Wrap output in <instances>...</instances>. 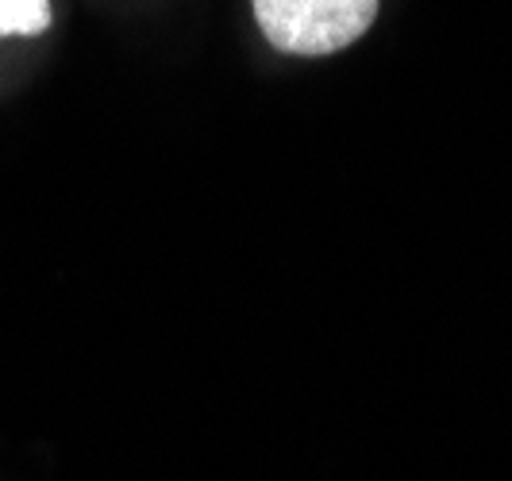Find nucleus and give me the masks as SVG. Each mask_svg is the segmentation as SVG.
Returning a JSON list of instances; mask_svg holds the SVG:
<instances>
[{
    "mask_svg": "<svg viewBox=\"0 0 512 481\" xmlns=\"http://www.w3.org/2000/svg\"><path fill=\"white\" fill-rule=\"evenodd\" d=\"M270 47L324 58L359 43L378 16V0H251Z\"/></svg>",
    "mask_w": 512,
    "mask_h": 481,
    "instance_id": "f257e3e1",
    "label": "nucleus"
},
{
    "mask_svg": "<svg viewBox=\"0 0 512 481\" xmlns=\"http://www.w3.org/2000/svg\"><path fill=\"white\" fill-rule=\"evenodd\" d=\"M51 24V0H0V39H8V35L35 39V35L51 31Z\"/></svg>",
    "mask_w": 512,
    "mask_h": 481,
    "instance_id": "f03ea898",
    "label": "nucleus"
}]
</instances>
